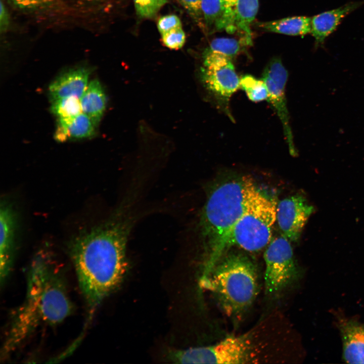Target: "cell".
<instances>
[{"label":"cell","mask_w":364,"mask_h":364,"mask_svg":"<svg viewBox=\"0 0 364 364\" xmlns=\"http://www.w3.org/2000/svg\"><path fill=\"white\" fill-rule=\"evenodd\" d=\"M89 73L88 69L81 67L61 74L49 87L52 101L66 97L80 99L88 85Z\"/></svg>","instance_id":"5bb4252c"},{"label":"cell","mask_w":364,"mask_h":364,"mask_svg":"<svg viewBox=\"0 0 364 364\" xmlns=\"http://www.w3.org/2000/svg\"><path fill=\"white\" fill-rule=\"evenodd\" d=\"M338 327L343 343V359L348 363H364V323L340 318Z\"/></svg>","instance_id":"4fadbf2b"},{"label":"cell","mask_w":364,"mask_h":364,"mask_svg":"<svg viewBox=\"0 0 364 364\" xmlns=\"http://www.w3.org/2000/svg\"><path fill=\"white\" fill-rule=\"evenodd\" d=\"M248 46L247 42L241 38L239 40L220 37L213 39L206 50L222 54L232 60L243 53Z\"/></svg>","instance_id":"ffe728a7"},{"label":"cell","mask_w":364,"mask_h":364,"mask_svg":"<svg viewBox=\"0 0 364 364\" xmlns=\"http://www.w3.org/2000/svg\"><path fill=\"white\" fill-rule=\"evenodd\" d=\"M314 207L302 195L285 198L277 205L276 221L283 236L290 242L297 241Z\"/></svg>","instance_id":"30bf717a"},{"label":"cell","mask_w":364,"mask_h":364,"mask_svg":"<svg viewBox=\"0 0 364 364\" xmlns=\"http://www.w3.org/2000/svg\"><path fill=\"white\" fill-rule=\"evenodd\" d=\"M97 124L87 115L81 112L69 118H59L55 133L58 141L67 139H83L92 136Z\"/></svg>","instance_id":"2e32d148"},{"label":"cell","mask_w":364,"mask_h":364,"mask_svg":"<svg viewBox=\"0 0 364 364\" xmlns=\"http://www.w3.org/2000/svg\"><path fill=\"white\" fill-rule=\"evenodd\" d=\"M288 76V71L279 57L272 58L263 71L262 79L268 91V101L278 115L283 126L284 134L290 154L296 156L297 151L293 141L287 105L285 87Z\"/></svg>","instance_id":"9c48e42d"},{"label":"cell","mask_w":364,"mask_h":364,"mask_svg":"<svg viewBox=\"0 0 364 364\" xmlns=\"http://www.w3.org/2000/svg\"><path fill=\"white\" fill-rule=\"evenodd\" d=\"M277 203L253 183L251 186L244 211L232 233L230 248L236 246L255 252L267 247L271 240L276 221Z\"/></svg>","instance_id":"5b68a950"},{"label":"cell","mask_w":364,"mask_h":364,"mask_svg":"<svg viewBox=\"0 0 364 364\" xmlns=\"http://www.w3.org/2000/svg\"><path fill=\"white\" fill-rule=\"evenodd\" d=\"M253 183L246 177L230 179L216 186L208 195L200 222L205 252L202 277L230 249L232 233L244 211Z\"/></svg>","instance_id":"3957f363"},{"label":"cell","mask_w":364,"mask_h":364,"mask_svg":"<svg viewBox=\"0 0 364 364\" xmlns=\"http://www.w3.org/2000/svg\"><path fill=\"white\" fill-rule=\"evenodd\" d=\"M201 78L218 108L234 121L230 101L232 95L240 88V78L232 60L222 54L205 50Z\"/></svg>","instance_id":"52a82bcc"},{"label":"cell","mask_w":364,"mask_h":364,"mask_svg":"<svg viewBox=\"0 0 364 364\" xmlns=\"http://www.w3.org/2000/svg\"><path fill=\"white\" fill-rule=\"evenodd\" d=\"M263 257L265 291L267 295L275 297L299 276L290 241L283 235L271 240Z\"/></svg>","instance_id":"ba28073f"},{"label":"cell","mask_w":364,"mask_h":364,"mask_svg":"<svg viewBox=\"0 0 364 364\" xmlns=\"http://www.w3.org/2000/svg\"><path fill=\"white\" fill-rule=\"evenodd\" d=\"M180 27H183L181 20L175 14L163 16L157 22V28L160 35Z\"/></svg>","instance_id":"4316f807"},{"label":"cell","mask_w":364,"mask_h":364,"mask_svg":"<svg viewBox=\"0 0 364 364\" xmlns=\"http://www.w3.org/2000/svg\"><path fill=\"white\" fill-rule=\"evenodd\" d=\"M82 112L89 116L97 124L106 108V98L100 82L92 80L80 99Z\"/></svg>","instance_id":"e0dca14e"},{"label":"cell","mask_w":364,"mask_h":364,"mask_svg":"<svg viewBox=\"0 0 364 364\" xmlns=\"http://www.w3.org/2000/svg\"><path fill=\"white\" fill-rule=\"evenodd\" d=\"M204 28L210 32L222 31L224 0H201Z\"/></svg>","instance_id":"d6986e66"},{"label":"cell","mask_w":364,"mask_h":364,"mask_svg":"<svg viewBox=\"0 0 364 364\" xmlns=\"http://www.w3.org/2000/svg\"><path fill=\"white\" fill-rule=\"evenodd\" d=\"M51 109L59 118H72L82 112L80 99L75 97L52 100Z\"/></svg>","instance_id":"7402d4cb"},{"label":"cell","mask_w":364,"mask_h":364,"mask_svg":"<svg viewBox=\"0 0 364 364\" xmlns=\"http://www.w3.org/2000/svg\"><path fill=\"white\" fill-rule=\"evenodd\" d=\"M222 30L237 33L249 46L252 42L251 25L259 8V0H224Z\"/></svg>","instance_id":"8fae6325"},{"label":"cell","mask_w":364,"mask_h":364,"mask_svg":"<svg viewBox=\"0 0 364 364\" xmlns=\"http://www.w3.org/2000/svg\"><path fill=\"white\" fill-rule=\"evenodd\" d=\"M10 16L9 12L2 2H1V15H0V31L1 32H6L10 25Z\"/></svg>","instance_id":"83f0119b"},{"label":"cell","mask_w":364,"mask_h":364,"mask_svg":"<svg viewBox=\"0 0 364 364\" xmlns=\"http://www.w3.org/2000/svg\"><path fill=\"white\" fill-rule=\"evenodd\" d=\"M14 6L21 10L37 12L51 8L57 0H8Z\"/></svg>","instance_id":"cb8c5ba5"},{"label":"cell","mask_w":364,"mask_h":364,"mask_svg":"<svg viewBox=\"0 0 364 364\" xmlns=\"http://www.w3.org/2000/svg\"><path fill=\"white\" fill-rule=\"evenodd\" d=\"M311 18L305 16H294L281 19L258 23V26L269 32L288 35L303 36L311 30Z\"/></svg>","instance_id":"ac0fdd59"},{"label":"cell","mask_w":364,"mask_h":364,"mask_svg":"<svg viewBox=\"0 0 364 364\" xmlns=\"http://www.w3.org/2000/svg\"><path fill=\"white\" fill-rule=\"evenodd\" d=\"M137 16L141 19L154 18L168 3V0H133Z\"/></svg>","instance_id":"603a6c76"},{"label":"cell","mask_w":364,"mask_h":364,"mask_svg":"<svg viewBox=\"0 0 364 364\" xmlns=\"http://www.w3.org/2000/svg\"><path fill=\"white\" fill-rule=\"evenodd\" d=\"M26 279L24 299L6 328L1 360L8 358L39 327L57 325L74 311L64 271L48 251L40 250L34 255Z\"/></svg>","instance_id":"7a4b0ae2"},{"label":"cell","mask_w":364,"mask_h":364,"mask_svg":"<svg viewBox=\"0 0 364 364\" xmlns=\"http://www.w3.org/2000/svg\"><path fill=\"white\" fill-rule=\"evenodd\" d=\"M16 214L6 199L0 209V283L5 285L12 271L16 249Z\"/></svg>","instance_id":"7c38bea8"},{"label":"cell","mask_w":364,"mask_h":364,"mask_svg":"<svg viewBox=\"0 0 364 364\" xmlns=\"http://www.w3.org/2000/svg\"><path fill=\"white\" fill-rule=\"evenodd\" d=\"M362 3L351 2L313 17L311 22V33L315 39V45L322 44L326 38L336 29L343 18Z\"/></svg>","instance_id":"9a60e30c"},{"label":"cell","mask_w":364,"mask_h":364,"mask_svg":"<svg viewBox=\"0 0 364 364\" xmlns=\"http://www.w3.org/2000/svg\"><path fill=\"white\" fill-rule=\"evenodd\" d=\"M200 284L213 294L227 315L239 317L258 294V272L254 262L244 253H226L207 275L201 277Z\"/></svg>","instance_id":"277c9868"},{"label":"cell","mask_w":364,"mask_h":364,"mask_svg":"<svg viewBox=\"0 0 364 364\" xmlns=\"http://www.w3.org/2000/svg\"><path fill=\"white\" fill-rule=\"evenodd\" d=\"M240 88L254 102L267 100L268 91L264 81L251 75L246 74L240 78Z\"/></svg>","instance_id":"44dd1931"},{"label":"cell","mask_w":364,"mask_h":364,"mask_svg":"<svg viewBox=\"0 0 364 364\" xmlns=\"http://www.w3.org/2000/svg\"><path fill=\"white\" fill-rule=\"evenodd\" d=\"M161 36L163 44L171 50H179L186 42V36L183 27L162 34Z\"/></svg>","instance_id":"d4e9b609"},{"label":"cell","mask_w":364,"mask_h":364,"mask_svg":"<svg viewBox=\"0 0 364 364\" xmlns=\"http://www.w3.org/2000/svg\"><path fill=\"white\" fill-rule=\"evenodd\" d=\"M125 206L103 222L82 231L68 246L88 319L122 282L127 269L126 245L131 221Z\"/></svg>","instance_id":"6da1fadb"},{"label":"cell","mask_w":364,"mask_h":364,"mask_svg":"<svg viewBox=\"0 0 364 364\" xmlns=\"http://www.w3.org/2000/svg\"><path fill=\"white\" fill-rule=\"evenodd\" d=\"M177 1L190 16L204 28L201 9V0H177Z\"/></svg>","instance_id":"484cf974"},{"label":"cell","mask_w":364,"mask_h":364,"mask_svg":"<svg viewBox=\"0 0 364 364\" xmlns=\"http://www.w3.org/2000/svg\"><path fill=\"white\" fill-rule=\"evenodd\" d=\"M86 1H89V2H94V1H99V0H86Z\"/></svg>","instance_id":"f1b7e54d"},{"label":"cell","mask_w":364,"mask_h":364,"mask_svg":"<svg viewBox=\"0 0 364 364\" xmlns=\"http://www.w3.org/2000/svg\"><path fill=\"white\" fill-rule=\"evenodd\" d=\"M171 358L180 363H246L254 360L248 335L232 336L212 345L178 350Z\"/></svg>","instance_id":"8992f818"}]
</instances>
